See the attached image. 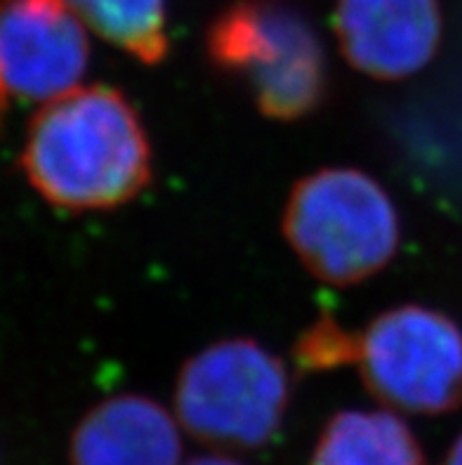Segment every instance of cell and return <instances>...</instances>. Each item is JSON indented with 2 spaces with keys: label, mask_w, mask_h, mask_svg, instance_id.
Returning <instances> with one entry per match:
<instances>
[{
  "label": "cell",
  "mask_w": 462,
  "mask_h": 465,
  "mask_svg": "<svg viewBox=\"0 0 462 465\" xmlns=\"http://www.w3.org/2000/svg\"><path fill=\"white\" fill-rule=\"evenodd\" d=\"M31 187L66 211H112L152 183L147 128L112 85H88L45 102L22 152Z\"/></svg>",
  "instance_id": "1"
},
{
  "label": "cell",
  "mask_w": 462,
  "mask_h": 465,
  "mask_svg": "<svg viewBox=\"0 0 462 465\" xmlns=\"http://www.w3.org/2000/svg\"><path fill=\"white\" fill-rule=\"evenodd\" d=\"M205 57L274 121H300L328 94V59L290 0H231L205 29Z\"/></svg>",
  "instance_id": "2"
},
{
  "label": "cell",
  "mask_w": 462,
  "mask_h": 465,
  "mask_svg": "<svg viewBox=\"0 0 462 465\" xmlns=\"http://www.w3.org/2000/svg\"><path fill=\"white\" fill-rule=\"evenodd\" d=\"M288 246L311 277L354 286L394 260L401 220L392 196L359 168H321L293 187L283 208Z\"/></svg>",
  "instance_id": "3"
},
{
  "label": "cell",
  "mask_w": 462,
  "mask_h": 465,
  "mask_svg": "<svg viewBox=\"0 0 462 465\" xmlns=\"http://www.w3.org/2000/svg\"><path fill=\"white\" fill-rule=\"evenodd\" d=\"M345 364L394 411L441 416L462 407V329L434 307H392L359 333L335 324L330 369Z\"/></svg>",
  "instance_id": "4"
},
{
  "label": "cell",
  "mask_w": 462,
  "mask_h": 465,
  "mask_svg": "<svg viewBox=\"0 0 462 465\" xmlns=\"http://www.w3.org/2000/svg\"><path fill=\"white\" fill-rule=\"evenodd\" d=\"M290 404V376L252 338H224L184 361L175 385L177 420L212 449L255 451L274 442Z\"/></svg>",
  "instance_id": "5"
},
{
  "label": "cell",
  "mask_w": 462,
  "mask_h": 465,
  "mask_svg": "<svg viewBox=\"0 0 462 465\" xmlns=\"http://www.w3.org/2000/svg\"><path fill=\"white\" fill-rule=\"evenodd\" d=\"M90 64L85 24L66 0H0V83L24 100L78 88Z\"/></svg>",
  "instance_id": "6"
},
{
  "label": "cell",
  "mask_w": 462,
  "mask_h": 465,
  "mask_svg": "<svg viewBox=\"0 0 462 465\" xmlns=\"http://www.w3.org/2000/svg\"><path fill=\"white\" fill-rule=\"evenodd\" d=\"M333 29L351 69L375 81H404L441 45L439 0H338Z\"/></svg>",
  "instance_id": "7"
},
{
  "label": "cell",
  "mask_w": 462,
  "mask_h": 465,
  "mask_svg": "<svg viewBox=\"0 0 462 465\" xmlns=\"http://www.w3.org/2000/svg\"><path fill=\"white\" fill-rule=\"evenodd\" d=\"M180 420L144 395H113L90 409L71 435V465H180Z\"/></svg>",
  "instance_id": "8"
},
{
  "label": "cell",
  "mask_w": 462,
  "mask_h": 465,
  "mask_svg": "<svg viewBox=\"0 0 462 465\" xmlns=\"http://www.w3.org/2000/svg\"><path fill=\"white\" fill-rule=\"evenodd\" d=\"M310 465H425V454L397 413L347 409L323 425Z\"/></svg>",
  "instance_id": "9"
},
{
  "label": "cell",
  "mask_w": 462,
  "mask_h": 465,
  "mask_svg": "<svg viewBox=\"0 0 462 465\" xmlns=\"http://www.w3.org/2000/svg\"><path fill=\"white\" fill-rule=\"evenodd\" d=\"M85 29L144 66L170 53L168 0H66Z\"/></svg>",
  "instance_id": "10"
},
{
  "label": "cell",
  "mask_w": 462,
  "mask_h": 465,
  "mask_svg": "<svg viewBox=\"0 0 462 465\" xmlns=\"http://www.w3.org/2000/svg\"><path fill=\"white\" fill-rule=\"evenodd\" d=\"M184 465H243L241 460L231 459V456H220V454H205V456H196L189 463Z\"/></svg>",
  "instance_id": "11"
},
{
  "label": "cell",
  "mask_w": 462,
  "mask_h": 465,
  "mask_svg": "<svg viewBox=\"0 0 462 465\" xmlns=\"http://www.w3.org/2000/svg\"><path fill=\"white\" fill-rule=\"evenodd\" d=\"M441 465H462V435L456 437V442H453L451 449L446 451Z\"/></svg>",
  "instance_id": "12"
},
{
  "label": "cell",
  "mask_w": 462,
  "mask_h": 465,
  "mask_svg": "<svg viewBox=\"0 0 462 465\" xmlns=\"http://www.w3.org/2000/svg\"><path fill=\"white\" fill-rule=\"evenodd\" d=\"M5 97H7V93H5V88H3V83H0V114H3V106H5Z\"/></svg>",
  "instance_id": "13"
}]
</instances>
